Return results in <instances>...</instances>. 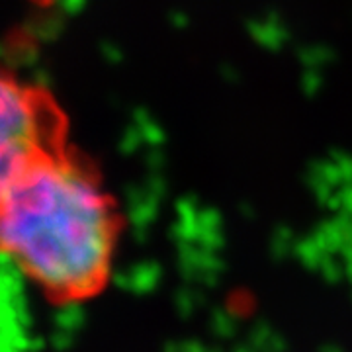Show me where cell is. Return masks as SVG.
I'll return each instance as SVG.
<instances>
[{
  "label": "cell",
  "instance_id": "obj_1",
  "mask_svg": "<svg viewBox=\"0 0 352 352\" xmlns=\"http://www.w3.org/2000/svg\"><path fill=\"white\" fill-rule=\"evenodd\" d=\"M118 233L110 194L71 143L0 194V256L53 303L85 302L106 286Z\"/></svg>",
  "mask_w": 352,
  "mask_h": 352
},
{
  "label": "cell",
  "instance_id": "obj_2",
  "mask_svg": "<svg viewBox=\"0 0 352 352\" xmlns=\"http://www.w3.org/2000/svg\"><path fill=\"white\" fill-rule=\"evenodd\" d=\"M69 143V122L47 88L0 65V194L39 157Z\"/></svg>",
  "mask_w": 352,
  "mask_h": 352
},
{
  "label": "cell",
  "instance_id": "obj_3",
  "mask_svg": "<svg viewBox=\"0 0 352 352\" xmlns=\"http://www.w3.org/2000/svg\"><path fill=\"white\" fill-rule=\"evenodd\" d=\"M36 4H50V2H53V0H34Z\"/></svg>",
  "mask_w": 352,
  "mask_h": 352
}]
</instances>
